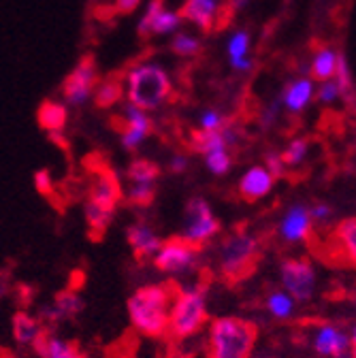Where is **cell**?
Returning <instances> with one entry per match:
<instances>
[{"instance_id":"6da1fadb","label":"cell","mask_w":356,"mask_h":358,"mask_svg":"<svg viewBox=\"0 0 356 358\" xmlns=\"http://www.w3.org/2000/svg\"><path fill=\"white\" fill-rule=\"evenodd\" d=\"M175 290L166 284L139 286L126 301L128 320L143 337L160 339L169 335V313Z\"/></svg>"},{"instance_id":"7a4b0ae2","label":"cell","mask_w":356,"mask_h":358,"mask_svg":"<svg viewBox=\"0 0 356 358\" xmlns=\"http://www.w3.org/2000/svg\"><path fill=\"white\" fill-rule=\"evenodd\" d=\"M262 260V243L254 233L237 229L225 237L218 252L220 273L229 284L248 280Z\"/></svg>"},{"instance_id":"3957f363","label":"cell","mask_w":356,"mask_h":358,"mask_svg":"<svg viewBox=\"0 0 356 358\" xmlns=\"http://www.w3.org/2000/svg\"><path fill=\"white\" fill-rule=\"evenodd\" d=\"M207 318V284L194 282L175 290L169 313V335L173 339L194 337L203 331Z\"/></svg>"},{"instance_id":"277c9868","label":"cell","mask_w":356,"mask_h":358,"mask_svg":"<svg viewBox=\"0 0 356 358\" xmlns=\"http://www.w3.org/2000/svg\"><path fill=\"white\" fill-rule=\"evenodd\" d=\"M258 327L250 320L225 316L209 324V358H252Z\"/></svg>"},{"instance_id":"5b68a950","label":"cell","mask_w":356,"mask_h":358,"mask_svg":"<svg viewBox=\"0 0 356 358\" xmlns=\"http://www.w3.org/2000/svg\"><path fill=\"white\" fill-rule=\"evenodd\" d=\"M171 96V79L156 64H139L128 73V103L143 111L160 107Z\"/></svg>"},{"instance_id":"8992f818","label":"cell","mask_w":356,"mask_h":358,"mask_svg":"<svg viewBox=\"0 0 356 358\" xmlns=\"http://www.w3.org/2000/svg\"><path fill=\"white\" fill-rule=\"evenodd\" d=\"M199 260H201V248L186 241L182 235L171 237V239H162V245L154 256L156 268L166 275L190 273L197 268Z\"/></svg>"},{"instance_id":"52a82bcc","label":"cell","mask_w":356,"mask_h":358,"mask_svg":"<svg viewBox=\"0 0 356 358\" xmlns=\"http://www.w3.org/2000/svg\"><path fill=\"white\" fill-rule=\"evenodd\" d=\"M220 233V220L211 211L209 203L203 196H192L184 211L182 237L199 248L211 241Z\"/></svg>"},{"instance_id":"ba28073f","label":"cell","mask_w":356,"mask_h":358,"mask_svg":"<svg viewBox=\"0 0 356 358\" xmlns=\"http://www.w3.org/2000/svg\"><path fill=\"white\" fill-rule=\"evenodd\" d=\"M320 260L335 266L356 268V217L339 222L320 250Z\"/></svg>"},{"instance_id":"9c48e42d","label":"cell","mask_w":356,"mask_h":358,"mask_svg":"<svg viewBox=\"0 0 356 358\" xmlns=\"http://www.w3.org/2000/svg\"><path fill=\"white\" fill-rule=\"evenodd\" d=\"M280 273H282L284 290H288L292 301L305 303V301H309L311 296H314L316 271H314V264H311V260L307 256L282 260Z\"/></svg>"},{"instance_id":"30bf717a","label":"cell","mask_w":356,"mask_h":358,"mask_svg":"<svg viewBox=\"0 0 356 358\" xmlns=\"http://www.w3.org/2000/svg\"><path fill=\"white\" fill-rule=\"evenodd\" d=\"M97 60L92 54H85L79 58L77 66L73 69L71 75L64 77L62 81V94L69 105H83L90 99L92 90L97 85Z\"/></svg>"},{"instance_id":"8fae6325","label":"cell","mask_w":356,"mask_h":358,"mask_svg":"<svg viewBox=\"0 0 356 358\" xmlns=\"http://www.w3.org/2000/svg\"><path fill=\"white\" fill-rule=\"evenodd\" d=\"M118 120L120 122L115 126L122 137V148L126 152H137L141 148V143L148 139V134L152 132V120L148 117V113L143 109H139L132 103L124 105V115Z\"/></svg>"},{"instance_id":"7c38bea8","label":"cell","mask_w":356,"mask_h":358,"mask_svg":"<svg viewBox=\"0 0 356 358\" xmlns=\"http://www.w3.org/2000/svg\"><path fill=\"white\" fill-rule=\"evenodd\" d=\"M85 303H83V296L69 288V290H60L52 303L43 305L41 311H38V318L43 324H60L64 320H73L75 316L83 311Z\"/></svg>"},{"instance_id":"4fadbf2b","label":"cell","mask_w":356,"mask_h":358,"mask_svg":"<svg viewBox=\"0 0 356 358\" xmlns=\"http://www.w3.org/2000/svg\"><path fill=\"white\" fill-rule=\"evenodd\" d=\"M126 243L139 260H148V258H154L156 252L160 250L162 237L148 222H132L126 229Z\"/></svg>"},{"instance_id":"5bb4252c","label":"cell","mask_w":356,"mask_h":358,"mask_svg":"<svg viewBox=\"0 0 356 358\" xmlns=\"http://www.w3.org/2000/svg\"><path fill=\"white\" fill-rule=\"evenodd\" d=\"M122 199V186H120V177L111 169H101L97 171L92 184H90V196L87 201H92L103 207L118 209V203Z\"/></svg>"},{"instance_id":"9a60e30c","label":"cell","mask_w":356,"mask_h":358,"mask_svg":"<svg viewBox=\"0 0 356 358\" xmlns=\"http://www.w3.org/2000/svg\"><path fill=\"white\" fill-rule=\"evenodd\" d=\"M276 179L264 166H250L243 177L239 179V196L245 203H256L262 196H266L273 188Z\"/></svg>"},{"instance_id":"2e32d148","label":"cell","mask_w":356,"mask_h":358,"mask_svg":"<svg viewBox=\"0 0 356 358\" xmlns=\"http://www.w3.org/2000/svg\"><path fill=\"white\" fill-rule=\"evenodd\" d=\"M11 333L17 345L22 348H34L41 337L45 335V324L41 322L38 316H32L28 311H17L11 320Z\"/></svg>"},{"instance_id":"e0dca14e","label":"cell","mask_w":356,"mask_h":358,"mask_svg":"<svg viewBox=\"0 0 356 358\" xmlns=\"http://www.w3.org/2000/svg\"><path fill=\"white\" fill-rule=\"evenodd\" d=\"M311 220L309 209H305L303 205H297L292 209H288V213L284 215L282 224H280V233L286 241H303L311 237Z\"/></svg>"},{"instance_id":"ac0fdd59","label":"cell","mask_w":356,"mask_h":358,"mask_svg":"<svg viewBox=\"0 0 356 358\" xmlns=\"http://www.w3.org/2000/svg\"><path fill=\"white\" fill-rule=\"evenodd\" d=\"M218 9H220L218 0H186L184 7L180 9V17L190 20L205 32H211L215 28Z\"/></svg>"},{"instance_id":"d6986e66","label":"cell","mask_w":356,"mask_h":358,"mask_svg":"<svg viewBox=\"0 0 356 358\" xmlns=\"http://www.w3.org/2000/svg\"><path fill=\"white\" fill-rule=\"evenodd\" d=\"M314 350L320 356H329V358H337L346 352H350V339L335 329L333 324H320L316 337H314Z\"/></svg>"},{"instance_id":"ffe728a7","label":"cell","mask_w":356,"mask_h":358,"mask_svg":"<svg viewBox=\"0 0 356 358\" xmlns=\"http://www.w3.org/2000/svg\"><path fill=\"white\" fill-rule=\"evenodd\" d=\"M32 350L36 352L38 358H87L73 341L54 333L43 335L41 341Z\"/></svg>"},{"instance_id":"44dd1931","label":"cell","mask_w":356,"mask_h":358,"mask_svg":"<svg viewBox=\"0 0 356 358\" xmlns=\"http://www.w3.org/2000/svg\"><path fill=\"white\" fill-rule=\"evenodd\" d=\"M311 96H314V79L301 77V79H294L292 83H288V87L282 94V105L290 113H301L309 105Z\"/></svg>"},{"instance_id":"7402d4cb","label":"cell","mask_w":356,"mask_h":358,"mask_svg":"<svg viewBox=\"0 0 356 358\" xmlns=\"http://www.w3.org/2000/svg\"><path fill=\"white\" fill-rule=\"evenodd\" d=\"M36 120L38 126L48 132H62L69 120V111L62 103H54V101H43L38 111H36Z\"/></svg>"},{"instance_id":"603a6c76","label":"cell","mask_w":356,"mask_h":358,"mask_svg":"<svg viewBox=\"0 0 356 358\" xmlns=\"http://www.w3.org/2000/svg\"><path fill=\"white\" fill-rule=\"evenodd\" d=\"M122 73H111L107 75L101 85H97V92H94V103L101 109H109L113 105H118L124 96V87H122Z\"/></svg>"},{"instance_id":"cb8c5ba5","label":"cell","mask_w":356,"mask_h":358,"mask_svg":"<svg viewBox=\"0 0 356 358\" xmlns=\"http://www.w3.org/2000/svg\"><path fill=\"white\" fill-rule=\"evenodd\" d=\"M115 211L118 209H111V207H103V205H97L92 201L85 203V209H83V215H85V222H87V229L94 237H101L107 233V229L113 224V217H115Z\"/></svg>"},{"instance_id":"d4e9b609","label":"cell","mask_w":356,"mask_h":358,"mask_svg":"<svg viewBox=\"0 0 356 358\" xmlns=\"http://www.w3.org/2000/svg\"><path fill=\"white\" fill-rule=\"evenodd\" d=\"M160 177V169L156 162L148 160V158H135L128 166H126V179L128 184H148V186H156Z\"/></svg>"},{"instance_id":"484cf974","label":"cell","mask_w":356,"mask_h":358,"mask_svg":"<svg viewBox=\"0 0 356 358\" xmlns=\"http://www.w3.org/2000/svg\"><path fill=\"white\" fill-rule=\"evenodd\" d=\"M337 56L331 48H322L316 52L314 60H311V79L314 81H329L331 77H335V69H337Z\"/></svg>"},{"instance_id":"4316f807","label":"cell","mask_w":356,"mask_h":358,"mask_svg":"<svg viewBox=\"0 0 356 358\" xmlns=\"http://www.w3.org/2000/svg\"><path fill=\"white\" fill-rule=\"evenodd\" d=\"M229 58L233 69L237 71H248L252 66V62L248 60V50H250V34L245 30H239L231 36L229 41Z\"/></svg>"},{"instance_id":"83f0119b","label":"cell","mask_w":356,"mask_h":358,"mask_svg":"<svg viewBox=\"0 0 356 358\" xmlns=\"http://www.w3.org/2000/svg\"><path fill=\"white\" fill-rule=\"evenodd\" d=\"M190 148L192 152L197 154H209L213 150H229L227 148V141L225 137H222V130H194L192 132V137H190Z\"/></svg>"},{"instance_id":"f1b7e54d","label":"cell","mask_w":356,"mask_h":358,"mask_svg":"<svg viewBox=\"0 0 356 358\" xmlns=\"http://www.w3.org/2000/svg\"><path fill=\"white\" fill-rule=\"evenodd\" d=\"M335 83L339 87V96L346 101L348 107L356 109V90L352 83V75H350V66L343 54L337 56V69H335Z\"/></svg>"},{"instance_id":"f546056e","label":"cell","mask_w":356,"mask_h":358,"mask_svg":"<svg viewBox=\"0 0 356 358\" xmlns=\"http://www.w3.org/2000/svg\"><path fill=\"white\" fill-rule=\"evenodd\" d=\"M126 199L130 205L135 207H148L154 203L156 199V186H148V184H128L126 188Z\"/></svg>"},{"instance_id":"4dcf8cb0","label":"cell","mask_w":356,"mask_h":358,"mask_svg":"<svg viewBox=\"0 0 356 358\" xmlns=\"http://www.w3.org/2000/svg\"><path fill=\"white\" fill-rule=\"evenodd\" d=\"M266 307H269V311L273 313L276 318L280 320H286L292 316V311H294V301L284 294V292H271L269 299H266Z\"/></svg>"},{"instance_id":"1f68e13d","label":"cell","mask_w":356,"mask_h":358,"mask_svg":"<svg viewBox=\"0 0 356 358\" xmlns=\"http://www.w3.org/2000/svg\"><path fill=\"white\" fill-rule=\"evenodd\" d=\"M205 164L213 175H227L231 171L233 158H231L229 150H213V152L205 154Z\"/></svg>"},{"instance_id":"d6a6232c","label":"cell","mask_w":356,"mask_h":358,"mask_svg":"<svg viewBox=\"0 0 356 358\" xmlns=\"http://www.w3.org/2000/svg\"><path fill=\"white\" fill-rule=\"evenodd\" d=\"M171 50L177 56H194L201 52V41L188 32H180V34H175V38L171 43Z\"/></svg>"},{"instance_id":"836d02e7","label":"cell","mask_w":356,"mask_h":358,"mask_svg":"<svg viewBox=\"0 0 356 358\" xmlns=\"http://www.w3.org/2000/svg\"><path fill=\"white\" fill-rule=\"evenodd\" d=\"M307 150H309V141L305 137H299V139H292L286 148V152L282 154V160L286 166H297L305 160L307 156Z\"/></svg>"},{"instance_id":"e575fe53","label":"cell","mask_w":356,"mask_h":358,"mask_svg":"<svg viewBox=\"0 0 356 358\" xmlns=\"http://www.w3.org/2000/svg\"><path fill=\"white\" fill-rule=\"evenodd\" d=\"M160 11H164V0H150L148 11L143 13L141 22H139V26H137V32H139L141 38H145V36L152 34V24H154V20L160 15Z\"/></svg>"},{"instance_id":"d590c367","label":"cell","mask_w":356,"mask_h":358,"mask_svg":"<svg viewBox=\"0 0 356 358\" xmlns=\"http://www.w3.org/2000/svg\"><path fill=\"white\" fill-rule=\"evenodd\" d=\"M182 17H180V11H160V15L154 20L152 24V34H166V32H173L180 26Z\"/></svg>"},{"instance_id":"8d00e7d4","label":"cell","mask_w":356,"mask_h":358,"mask_svg":"<svg viewBox=\"0 0 356 358\" xmlns=\"http://www.w3.org/2000/svg\"><path fill=\"white\" fill-rule=\"evenodd\" d=\"M227 124H229V120L222 115L220 111H215V109H207V111L201 113V130L215 132V130H222Z\"/></svg>"},{"instance_id":"74e56055","label":"cell","mask_w":356,"mask_h":358,"mask_svg":"<svg viewBox=\"0 0 356 358\" xmlns=\"http://www.w3.org/2000/svg\"><path fill=\"white\" fill-rule=\"evenodd\" d=\"M32 184H34V188H36L38 194L50 196V194L54 192V177H52V173H50L48 169L36 171L34 177H32Z\"/></svg>"},{"instance_id":"f35d334b","label":"cell","mask_w":356,"mask_h":358,"mask_svg":"<svg viewBox=\"0 0 356 358\" xmlns=\"http://www.w3.org/2000/svg\"><path fill=\"white\" fill-rule=\"evenodd\" d=\"M264 169L271 173L273 179L284 177L286 164H284V160H282V154H278V152H269V154H266V156H264Z\"/></svg>"},{"instance_id":"ab89813d","label":"cell","mask_w":356,"mask_h":358,"mask_svg":"<svg viewBox=\"0 0 356 358\" xmlns=\"http://www.w3.org/2000/svg\"><path fill=\"white\" fill-rule=\"evenodd\" d=\"M337 96H339V87H337V83L331 81V79H329V81H322V85L318 87V92H316V99H318V103H322V105L335 103Z\"/></svg>"},{"instance_id":"60d3db41","label":"cell","mask_w":356,"mask_h":358,"mask_svg":"<svg viewBox=\"0 0 356 358\" xmlns=\"http://www.w3.org/2000/svg\"><path fill=\"white\" fill-rule=\"evenodd\" d=\"M280 107H282V96H280V99H278V101H276L273 105H269V107H266V109H264V113L260 115V126H262V128H269V126H271V124L276 122L273 117L278 115Z\"/></svg>"},{"instance_id":"b9f144b4","label":"cell","mask_w":356,"mask_h":358,"mask_svg":"<svg viewBox=\"0 0 356 358\" xmlns=\"http://www.w3.org/2000/svg\"><path fill=\"white\" fill-rule=\"evenodd\" d=\"M169 169H171V173H177V175L184 173V171H188V158L182 156V154L173 156L171 162H169Z\"/></svg>"},{"instance_id":"7bdbcfd3","label":"cell","mask_w":356,"mask_h":358,"mask_svg":"<svg viewBox=\"0 0 356 358\" xmlns=\"http://www.w3.org/2000/svg\"><path fill=\"white\" fill-rule=\"evenodd\" d=\"M139 3H141V0H115V11L128 15V13H132L139 7Z\"/></svg>"},{"instance_id":"ee69618b","label":"cell","mask_w":356,"mask_h":358,"mask_svg":"<svg viewBox=\"0 0 356 358\" xmlns=\"http://www.w3.org/2000/svg\"><path fill=\"white\" fill-rule=\"evenodd\" d=\"M309 215H311V220L322 222V220H327L331 215V209H329V205H314L309 209Z\"/></svg>"},{"instance_id":"f6af8a7d","label":"cell","mask_w":356,"mask_h":358,"mask_svg":"<svg viewBox=\"0 0 356 358\" xmlns=\"http://www.w3.org/2000/svg\"><path fill=\"white\" fill-rule=\"evenodd\" d=\"M7 288H9V275L7 273H0V296H5Z\"/></svg>"},{"instance_id":"bcb514c9","label":"cell","mask_w":356,"mask_h":358,"mask_svg":"<svg viewBox=\"0 0 356 358\" xmlns=\"http://www.w3.org/2000/svg\"><path fill=\"white\" fill-rule=\"evenodd\" d=\"M350 356L356 358V329L352 331V337H350Z\"/></svg>"},{"instance_id":"7dc6e473","label":"cell","mask_w":356,"mask_h":358,"mask_svg":"<svg viewBox=\"0 0 356 358\" xmlns=\"http://www.w3.org/2000/svg\"><path fill=\"white\" fill-rule=\"evenodd\" d=\"M92 5H103V3H107V0H90Z\"/></svg>"},{"instance_id":"c3c4849f","label":"cell","mask_w":356,"mask_h":358,"mask_svg":"<svg viewBox=\"0 0 356 358\" xmlns=\"http://www.w3.org/2000/svg\"><path fill=\"white\" fill-rule=\"evenodd\" d=\"M337 358H352V356H350V352H346V354H341V356H337Z\"/></svg>"},{"instance_id":"681fc988","label":"cell","mask_w":356,"mask_h":358,"mask_svg":"<svg viewBox=\"0 0 356 358\" xmlns=\"http://www.w3.org/2000/svg\"><path fill=\"white\" fill-rule=\"evenodd\" d=\"M0 358H13V356H9V354H0Z\"/></svg>"},{"instance_id":"f907efd6","label":"cell","mask_w":356,"mask_h":358,"mask_svg":"<svg viewBox=\"0 0 356 358\" xmlns=\"http://www.w3.org/2000/svg\"><path fill=\"white\" fill-rule=\"evenodd\" d=\"M254 358H269V356H254Z\"/></svg>"}]
</instances>
